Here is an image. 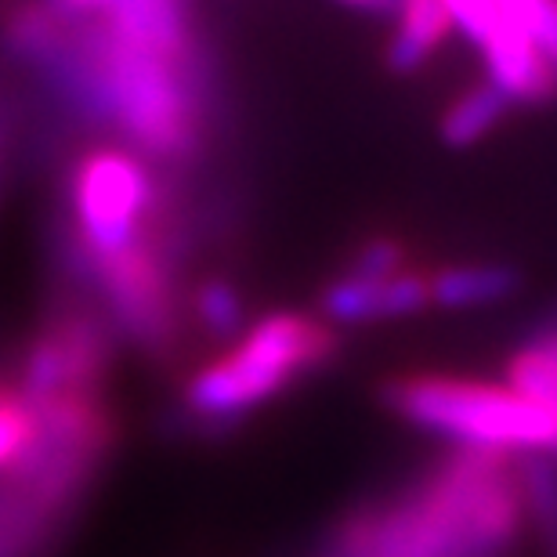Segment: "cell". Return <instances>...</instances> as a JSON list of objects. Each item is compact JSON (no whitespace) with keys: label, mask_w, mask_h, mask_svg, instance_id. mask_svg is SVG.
Returning a JSON list of instances; mask_svg holds the SVG:
<instances>
[{"label":"cell","mask_w":557,"mask_h":557,"mask_svg":"<svg viewBox=\"0 0 557 557\" xmlns=\"http://www.w3.org/2000/svg\"><path fill=\"white\" fill-rule=\"evenodd\" d=\"M44 4H51L65 18H91L98 11H106L113 0H44Z\"/></svg>","instance_id":"obj_17"},{"label":"cell","mask_w":557,"mask_h":557,"mask_svg":"<svg viewBox=\"0 0 557 557\" xmlns=\"http://www.w3.org/2000/svg\"><path fill=\"white\" fill-rule=\"evenodd\" d=\"M65 203L70 218L59 232L65 275L156 239L160 185L149 163L124 145H91L76 156L65 177Z\"/></svg>","instance_id":"obj_4"},{"label":"cell","mask_w":557,"mask_h":557,"mask_svg":"<svg viewBox=\"0 0 557 557\" xmlns=\"http://www.w3.org/2000/svg\"><path fill=\"white\" fill-rule=\"evenodd\" d=\"M337 355V337L319 319L297 311L264 315L236 341V348L199 366L185 384V413L199 423H236L250 409L264 406L297 376L315 373Z\"/></svg>","instance_id":"obj_2"},{"label":"cell","mask_w":557,"mask_h":557,"mask_svg":"<svg viewBox=\"0 0 557 557\" xmlns=\"http://www.w3.org/2000/svg\"><path fill=\"white\" fill-rule=\"evenodd\" d=\"M344 8H359V11H398L403 0H337Z\"/></svg>","instance_id":"obj_18"},{"label":"cell","mask_w":557,"mask_h":557,"mask_svg":"<svg viewBox=\"0 0 557 557\" xmlns=\"http://www.w3.org/2000/svg\"><path fill=\"white\" fill-rule=\"evenodd\" d=\"M428 305H431V278L406 269L387 278H366L348 272L322 294V315L344 322V326L417 315Z\"/></svg>","instance_id":"obj_6"},{"label":"cell","mask_w":557,"mask_h":557,"mask_svg":"<svg viewBox=\"0 0 557 557\" xmlns=\"http://www.w3.org/2000/svg\"><path fill=\"white\" fill-rule=\"evenodd\" d=\"M406 269V250L398 247L395 239H370L366 247L355 253L351 275H366V278H387L395 272Z\"/></svg>","instance_id":"obj_16"},{"label":"cell","mask_w":557,"mask_h":557,"mask_svg":"<svg viewBox=\"0 0 557 557\" xmlns=\"http://www.w3.org/2000/svg\"><path fill=\"white\" fill-rule=\"evenodd\" d=\"M116 333L106 315L84 300L59 308L26 344L15 387L29 406H40L59 395L102 392L113 366Z\"/></svg>","instance_id":"obj_5"},{"label":"cell","mask_w":557,"mask_h":557,"mask_svg":"<svg viewBox=\"0 0 557 557\" xmlns=\"http://www.w3.org/2000/svg\"><path fill=\"white\" fill-rule=\"evenodd\" d=\"M507 98L496 91L493 84H478L467 95H460L456 102L445 109L442 116V138L453 145V149H467L478 138H485L499 120L507 113Z\"/></svg>","instance_id":"obj_11"},{"label":"cell","mask_w":557,"mask_h":557,"mask_svg":"<svg viewBox=\"0 0 557 557\" xmlns=\"http://www.w3.org/2000/svg\"><path fill=\"white\" fill-rule=\"evenodd\" d=\"M507 384L515 392L557 409V322L543 326L507 362Z\"/></svg>","instance_id":"obj_10"},{"label":"cell","mask_w":557,"mask_h":557,"mask_svg":"<svg viewBox=\"0 0 557 557\" xmlns=\"http://www.w3.org/2000/svg\"><path fill=\"white\" fill-rule=\"evenodd\" d=\"M518 493L525 515L536 521L540 540L557 557V467L547 456H525L518 463Z\"/></svg>","instance_id":"obj_12"},{"label":"cell","mask_w":557,"mask_h":557,"mask_svg":"<svg viewBox=\"0 0 557 557\" xmlns=\"http://www.w3.org/2000/svg\"><path fill=\"white\" fill-rule=\"evenodd\" d=\"M499 4L557 70V0H499Z\"/></svg>","instance_id":"obj_15"},{"label":"cell","mask_w":557,"mask_h":557,"mask_svg":"<svg viewBox=\"0 0 557 557\" xmlns=\"http://www.w3.org/2000/svg\"><path fill=\"white\" fill-rule=\"evenodd\" d=\"M398 417L460 442V449L557 456V409L515 392L510 384L403 376L384 387Z\"/></svg>","instance_id":"obj_3"},{"label":"cell","mask_w":557,"mask_h":557,"mask_svg":"<svg viewBox=\"0 0 557 557\" xmlns=\"http://www.w3.org/2000/svg\"><path fill=\"white\" fill-rule=\"evenodd\" d=\"M521 518L515 456L460 449L409 496L351 518L341 557H504Z\"/></svg>","instance_id":"obj_1"},{"label":"cell","mask_w":557,"mask_h":557,"mask_svg":"<svg viewBox=\"0 0 557 557\" xmlns=\"http://www.w3.org/2000/svg\"><path fill=\"white\" fill-rule=\"evenodd\" d=\"M518 289V272L507 264H460L431 278V305L442 308H482L510 297Z\"/></svg>","instance_id":"obj_9"},{"label":"cell","mask_w":557,"mask_h":557,"mask_svg":"<svg viewBox=\"0 0 557 557\" xmlns=\"http://www.w3.org/2000/svg\"><path fill=\"white\" fill-rule=\"evenodd\" d=\"M4 145H8V120H4V106H0V163H4Z\"/></svg>","instance_id":"obj_19"},{"label":"cell","mask_w":557,"mask_h":557,"mask_svg":"<svg viewBox=\"0 0 557 557\" xmlns=\"http://www.w3.org/2000/svg\"><path fill=\"white\" fill-rule=\"evenodd\" d=\"M37 431V409L15 384H0V478H4Z\"/></svg>","instance_id":"obj_14"},{"label":"cell","mask_w":557,"mask_h":557,"mask_svg":"<svg viewBox=\"0 0 557 557\" xmlns=\"http://www.w3.org/2000/svg\"><path fill=\"white\" fill-rule=\"evenodd\" d=\"M193 311H196L199 326L218 341L236 337V333L243 330V315H247V311H243L239 289L232 286L228 278H207V283L196 289Z\"/></svg>","instance_id":"obj_13"},{"label":"cell","mask_w":557,"mask_h":557,"mask_svg":"<svg viewBox=\"0 0 557 557\" xmlns=\"http://www.w3.org/2000/svg\"><path fill=\"white\" fill-rule=\"evenodd\" d=\"M478 51L485 59L488 84L507 102H547V98L557 95V70L515 22H507Z\"/></svg>","instance_id":"obj_7"},{"label":"cell","mask_w":557,"mask_h":557,"mask_svg":"<svg viewBox=\"0 0 557 557\" xmlns=\"http://www.w3.org/2000/svg\"><path fill=\"white\" fill-rule=\"evenodd\" d=\"M449 29L453 22L442 0H403L398 4V29L387 44V65L395 73H417Z\"/></svg>","instance_id":"obj_8"}]
</instances>
